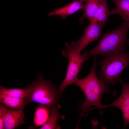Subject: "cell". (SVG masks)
Here are the masks:
<instances>
[{"label": "cell", "mask_w": 129, "mask_h": 129, "mask_svg": "<svg viewBox=\"0 0 129 129\" xmlns=\"http://www.w3.org/2000/svg\"><path fill=\"white\" fill-rule=\"evenodd\" d=\"M96 59V57H94L93 65L89 74L83 78H77L73 83L81 89L85 96V100L79 108L82 113L92 106L102 109L103 105L101 104L100 100L104 93L108 92L114 96L116 94L115 92L111 91L108 86L97 76L96 68L97 65Z\"/></svg>", "instance_id": "1"}, {"label": "cell", "mask_w": 129, "mask_h": 129, "mask_svg": "<svg viewBox=\"0 0 129 129\" xmlns=\"http://www.w3.org/2000/svg\"><path fill=\"white\" fill-rule=\"evenodd\" d=\"M129 29V24L122 22L116 29L104 34L94 48L84 52L88 56L104 57L114 52L125 51L127 46L129 45V39L127 38Z\"/></svg>", "instance_id": "2"}, {"label": "cell", "mask_w": 129, "mask_h": 129, "mask_svg": "<svg viewBox=\"0 0 129 129\" xmlns=\"http://www.w3.org/2000/svg\"><path fill=\"white\" fill-rule=\"evenodd\" d=\"M97 63L100 66V79L107 85L120 82L121 74L129 65V52L121 51L107 55Z\"/></svg>", "instance_id": "3"}, {"label": "cell", "mask_w": 129, "mask_h": 129, "mask_svg": "<svg viewBox=\"0 0 129 129\" xmlns=\"http://www.w3.org/2000/svg\"><path fill=\"white\" fill-rule=\"evenodd\" d=\"M30 93L26 100L27 104L35 102L52 107L59 105L60 94L56 86L52 82L45 79L41 74L38 79L28 86Z\"/></svg>", "instance_id": "4"}, {"label": "cell", "mask_w": 129, "mask_h": 129, "mask_svg": "<svg viewBox=\"0 0 129 129\" xmlns=\"http://www.w3.org/2000/svg\"><path fill=\"white\" fill-rule=\"evenodd\" d=\"M65 49L62 51L64 56L69 59L66 76L59 86L58 91L62 94L68 86L73 84L78 78V75L84 63L89 59L84 52L82 53L75 50L69 43L65 44Z\"/></svg>", "instance_id": "5"}, {"label": "cell", "mask_w": 129, "mask_h": 129, "mask_svg": "<svg viewBox=\"0 0 129 129\" xmlns=\"http://www.w3.org/2000/svg\"><path fill=\"white\" fill-rule=\"evenodd\" d=\"M102 28L97 23L89 21V24L85 28L82 36L77 40L72 42L71 46L75 50L81 53L89 44L99 38Z\"/></svg>", "instance_id": "6"}, {"label": "cell", "mask_w": 129, "mask_h": 129, "mask_svg": "<svg viewBox=\"0 0 129 129\" xmlns=\"http://www.w3.org/2000/svg\"><path fill=\"white\" fill-rule=\"evenodd\" d=\"M122 85V93L119 97L112 103L103 105L102 109L114 107L120 109L122 112L125 127L129 124V83L123 82L121 80L119 82Z\"/></svg>", "instance_id": "7"}, {"label": "cell", "mask_w": 129, "mask_h": 129, "mask_svg": "<svg viewBox=\"0 0 129 129\" xmlns=\"http://www.w3.org/2000/svg\"><path fill=\"white\" fill-rule=\"evenodd\" d=\"M24 107L15 109L8 108L4 121V129H14L24 123Z\"/></svg>", "instance_id": "8"}, {"label": "cell", "mask_w": 129, "mask_h": 129, "mask_svg": "<svg viewBox=\"0 0 129 129\" xmlns=\"http://www.w3.org/2000/svg\"><path fill=\"white\" fill-rule=\"evenodd\" d=\"M85 0H77L67 4L65 6L58 9H55L49 12V16H59L64 19L68 16L73 14L81 10H83L85 5L83 3Z\"/></svg>", "instance_id": "9"}, {"label": "cell", "mask_w": 129, "mask_h": 129, "mask_svg": "<svg viewBox=\"0 0 129 129\" xmlns=\"http://www.w3.org/2000/svg\"><path fill=\"white\" fill-rule=\"evenodd\" d=\"M110 11L108 5L107 0H103L99 5L91 18L89 21L95 22L103 27L109 15Z\"/></svg>", "instance_id": "10"}, {"label": "cell", "mask_w": 129, "mask_h": 129, "mask_svg": "<svg viewBox=\"0 0 129 129\" xmlns=\"http://www.w3.org/2000/svg\"><path fill=\"white\" fill-rule=\"evenodd\" d=\"M115 6L110 11L111 15H120L124 22L129 24V0H111Z\"/></svg>", "instance_id": "11"}, {"label": "cell", "mask_w": 129, "mask_h": 129, "mask_svg": "<svg viewBox=\"0 0 129 129\" xmlns=\"http://www.w3.org/2000/svg\"><path fill=\"white\" fill-rule=\"evenodd\" d=\"M51 108L45 105L39 104L37 108L34 117L36 126H41L47 121L49 116Z\"/></svg>", "instance_id": "12"}, {"label": "cell", "mask_w": 129, "mask_h": 129, "mask_svg": "<svg viewBox=\"0 0 129 129\" xmlns=\"http://www.w3.org/2000/svg\"><path fill=\"white\" fill-rule=\"evenodd\" d=\"M60 105L52 107L49 118L46 123L41 126L39 129H60V127L57 124L60 118H64V116L60 114L58 110Z\"/></svg>", "instance_id": "13"}, {"label": "cell", "mask_w": 129, "mask_h": 129, "mask_svg": "<svg viewBox=\"0 0 129 129\" xmlns=\"http://www.w3.org/2000/svg\"><path fill=\"white\" fill-rule=\"evenodd\" d=\"M30 93V89L28 86L25 89H7L4 86H0V94L24 99L26 101Z\"/></svg>", "instance_id": "14"}, {"label": "cell", "mask_w": 129, "mask_h": 129, "mask_svg": "<svg viewBox=\"0 0 129 129\" xmlns=\"http://www.w3.org/2000/svg\"><path fill=\"white\" fill-rule=\"evenodd\" d=\"M102 0H85L84 13L79 20L80 24L83 23L85 18H88L89 20L92 18L100 3Z\"/></svg>", "instance_id": "15"}, {"label": "cell", "mask_w": 129, "mask_h": 129, "mask_svg": "<svg viewBox=\"0 0 129 129\" xmlns=\"http://www.w3.org/2000/svg\"><path fill=\"white\" fill-rule=\"evenodd\" d=\"M0 102L12 109H17L27 104L25 100L0 94Z\"/></svg>", "instance_id": "16"}, {"label": "cell", "mask_w": 129, "mask_h": 129, "mask_svg": "<svg viewBox=\"0 0 129 129\" xmlns=\"http://www.w3.org/2000/svg\"><path fill=\"white\" fill-rule=\"evenodd\" d=\"M8 108L2 103H0V129H4V121Z\"/></svg>", "instance_id": "17"}]
</instances>
